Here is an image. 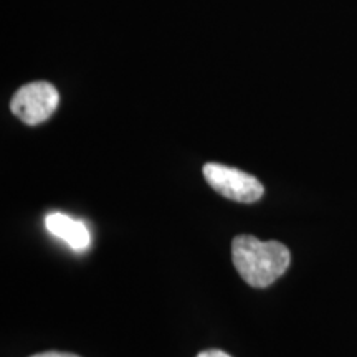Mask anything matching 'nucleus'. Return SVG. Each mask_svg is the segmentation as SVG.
<instances>
[{"label": "nucleus", "mask_w": 357, "mask_h": 357, "mask_svg": "<svg viewBox=\"0 0 357 357\" xmlns=\"http://www.w3.org/2000/svg\"><path fill=\"white\" fill-rule=\"evenodd\" d=\"M231 258L240 276L253 288H266L287 273L291 255L287 245L276 240L260 242L252 235L235 236Z\"/></svg>", "instance_id": "obj_1"}, {"label": "nucleus", "mask_w": 357, "mask_h": 357, "mask_svg": "<svg viewBox=\"0 0 357 357\" xmlns=\"http://www.w3.org/2000/svg\"><path fill=\"white\" fill-rule=\"evenodd\" d=\"M204 177L208 185L223 197L235 200V202L252 204L261 199L263 184L252 174H247L240 169L223 166V164L208 162L205 164Z\"/></svg>", "instance_id": "obj_2"}, {"label": "nucleus", "mask_w": 357, "mask_h": 357, "mask_svg": "<svg viewBox=\"0 0 357 357\" xmlns=\"http://www.w3.org/2000/svg\"><path fill=\"white\" fill-rule=\"evenodd\" d=\"M58 102H60V95L52 83L33 82L22 86L13 95L10 109L22 123L35 126L47 121L55 113Z\"/></svg>", "instance_id": "obj_3"}, {"label": "nucleus", "mask_w": 357, "mask_h": 357, "mask_svg": "<svg viewBox=\"0 0 357 357\" xmlns=\"http://www.w3.org/2000/svg\"><path fill=\"white\" fill-rule=\"evenodd\" d=\"M45 227L53 236L63 240L75 252H84L91 243V235H89L88 227L82 220L66 215V213H48L45 217Z\"/></svg>", "instance_id": "obj_4"}, {"label": "nucleus", "mask_w": 357, "mask_h": 357, "mask_svg": "<svg viewBox=\"0 0 357 357\" xmlns=\"http://www.w3.org/2000/svg\"><path fill=\"white\" fill-rule=\"evenodd\" d=\"M197 357H231L227 354V352L218 351V349H208V351H202L199 352Z\"/></svg>", "instance_id": "obj_5"}, {"label": "nucleus", "mask_w": 357, "mask_h": 357, "mask_svg": "<svg viewBox=\"0 0 357 357\" xmlns=\"http://www.w3.org/2000/svg\"><path fill=\"white\" fill-rule=\"evenodd\" d=\"M32 357H79L77 354H70V352H56V351H50V352H42V354H35Z\"/></svg>", "instance_id": "obj_6"}]
</instances>
